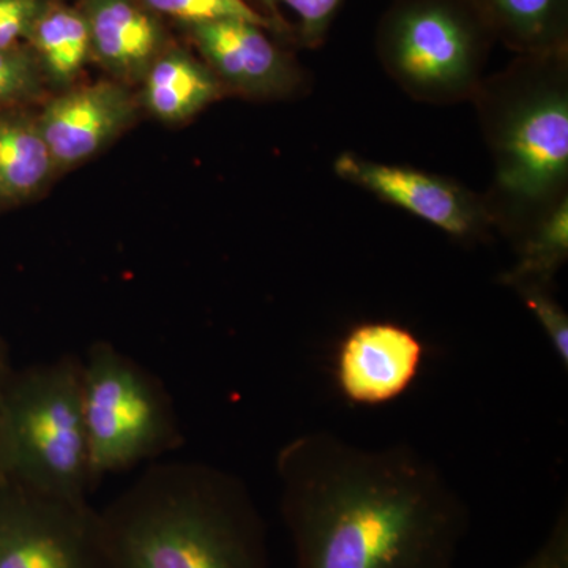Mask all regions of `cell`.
Listing matches in <instances>:
<instances>
[{"label":"cell","instance_id":"cell-17","mask_svg":"<svg viewBox=\"0 0 568 568\" xmlns=\"http://www.w3.org/2000/svg\"><path fill=\"white\" fill-rule=\"evenodd\" d=\"M568 256V203L560 201L545 215L523 242L519 260L503 276L504 284L540 282L551 284L552 276Z\"/></svg>","mask_w":568,"mask_h":568},{"label":"cell","instance_id":"cell-3","mask_svg":"<svg viewBox=\"0 0 568 568\" xmlns=\"http://www.w3.org/2000/svg\"><path fill=\"white\" fill-rule=\"evenodd\" d=\"M0 481L85 503L93 488L82 414L81 358L11 375L0 398Z\"/></svg>","mask_w":568,"mask_h":568},{"label":"cell","instance_id":"cell-8","mask_svg":"<svg viewBox=\"0 0 568 568\" xmlns=\"http://www.w3.org/2000/svg\"><path fill=\"white\" fill-rule=\"evenodd\" d=\"M425 355L424 343L403 325H355L336 349V387L351 405H387L414 386Z\"/></svg>","mask_w":568,"mask_h":568},{"label":"cell","instance_id":"cell-19","mask_svg":"<svg viewBox=\"0 0 568 568\" xmlns=\"http://www.w3.org/2000/svg\"><path fill=\"white\" fill-rule=\"evenodd\" d=\"M145 6L159 14L189 26L207 24L216 21H246L272 29L274 20L264 17L246 0H142Z\"/></svg>","mask_w":568,"mask_h":568},{"label":"cell","instance_id":"cell-5","mask_svg":"<svg viewBox=\"0 0 568 568\" xmlns=\"http://www.w3.org/2000/svg\"><path fill=\"white\" fill-rule=\"evenodd\" d=\"M493 39L467 0H394L381 21L377 48L399 82L437 99L476 82Z\"/></svg>","mask_w":568,"mask_h":568},{"label":"cell","instance_id":"cell-22","mask_svg":"<svg viewBox=\"0 0 568 568\" xmlns=\"http://www.w3.org/2000/svg\"><path fill=\"white\" fill-rule=\"evenodd\" d=\"M275 2L283 3L298 18L302 40L306 44H317L323 41L343 0H274Z\"/></svg>","mask_w":568,"mask_h":568},{"label":"cell","instance_id":"cell-11","mask_svg":"<svg viewBox=\"0 0 568 568\" xmlns=\"http://www.w3.org/2000/svg\"><path fill=\"white\" fill-rule=\"evenodd\" d=\"M185 31L223 88L252 97L280 95L293 88L297 78L293 61L261 26L216 21Z\"/></svg>","mask_w":568,"mask_h":568},{"label":"cell","instance_id":"cell-7","mask_svg":"<svg viewBox=\"0 0 568 568\" xmlns=\"http://www.w3.org/2000/svg\"><path fill=\"white\" fill-rule=\"evenodd\" d=\"M0 568H110L99 510L0 481Z\"/></svg>","mask_w":568,"mask_h":568},{"label":"cell","instance_id":"cell-21","mask_svg":"<svg viewBox=\"0 0 568 568\" xmlns=\"http://www.w3.org/2000/svg\"><path fill=\"white\" fill-rule=\"evenodd\" d=\"M52 0H0V50L28 43L40 14Z\"/></svg>","mask_w":568,"mask_h":568},{"label":"cell","instance_id":"cell-25","mask_svg":"<svg viewBox=\"0 0 568 568\" xmlns=\"http://www.w3.org/2000/svg\"><path fill=\"white\" fill-rule=\"evenodd\" d=\"M265 3H267V6H274V0H264Z\"/></svg>","mask_w":568,"mask_h":568},{"label":"cell","instance_id":"cell-23","mask_svg":"<svg viewBox=\"0 0 568 568\" xmlns=\"http://www.w3.org/2000/svg\"><path fill=\"white\" fill-rule=\"evenodd\" d=\"M514 568H568V507H560L540 547Z\"/></svg>","mask_w":568,"mask_h":568},{"label":"cell","instance_id":"cell-13","mask_svg":"<svg viewBox=\"0 0 568 568\" xmlns=\"http://www.w3.org/2000/svg\"><path fill=\"white\" fill-rule=\"evenodd\" d=\"M141 85V104L166 123L190 121L223 92L205 62L173 43L153 61Z\"/></svg>","mask_w":568,"mask_h":568},{"label":"cell","instance_id":"cell-14","mask_svg":"<svg viewBox=\"0 0 568 568\" xmlns=\"http://www.w3.org/2000/svg\"><path fill=\"white\" fill-rule=\"evenodd\" d=\"M58 175L32 108L0 112V211L28 203Z\"/></svg>","mask_w":568,"mask_h":568},{"label":"cell","instance_id":"cell-20","mask_svg":"<svg viewBox=\"0 0 568 568\" xmlns=\"http://www.w3.org/2000/svg\"><path fill=\"white\" fill-rule=\"evenodd\" d=\"M514 287L526 308L536 316L541 331L547 335L552 353L562 368L568 369V316L562 305L556 301L548 283L517 282Z\"/></svg>","mask_w":568,"mask_h":568},{"label":"cell","instance_id":"cell-10","mask_svg":"<svg viewBox=\"0 0 568 568\" xmlns=\"http://www.w3.org/2000/svg\"><path fill=\"white\" fill-rule=\"evenodd\" d=\"M335 173L454 237H476L487 226V215L473 194L437 175L372 162L353 153L335 160Z\"/></svg>","mask_w":568,"mask_h":568},{"label":"cell","instance_id":"cell-1","mask_svg":"<svg viewBox=\"0 0 568 568\" xmlns=\"http://www.w3.org/2000/svg\"><path fill=\"white\" fill-rule=\"evenodd\" d=\"M275 469L294 568H457L469 508L416 447L313 429L284 444Z\"/></svg>","mask_w":568,"mask_h":568},{"label":"cell","instance_id":"cell-9","mask_svg":"<svg viewBox=\"0 0 568 568\" xmlns=\"http://www.w3.org/2000/svg\"><path fill=\"white\" fill-rule=\"evenodd\" d=\"M136 114L130 88L110 78L55 93L37 118L61 174L102 152L132 125Z\"/></svg>","mask_w":568,"mask_h":568},{"label":"cell","instance_id":"cell-24","mask_svg":"<svg viewBox=\"0 0 568 568\" xmlns=\"http://www.w3.org/2000/svg\"><path fill=\"white\" fill-rule=\"evenodd\" d=\"M11 375H13V373L10 372L9 361H7L6 347H3L2 339H0V398H2L3 390H6Z\"/></svg>","mask_w":568,"mask_h":568},{"label":"cell","instance_id":"cell-12","mask_svg":"<svg viewBox=\"0 0 568 568\" xmlns=\"http://www.w3.org/2000/svg\"><path fill=\"white\" fill-rule=\"evenodd\" d=\"M78 7L88 21L93 61L126 88L141 84L171 44L162 18L142 0H80Z\"/></svg>","mask_w":568,"mask_h":568},{"label":"cell","instance_id":"cell-15","mask_svg":"<svg viewBox=\"0 0 568 568\" xmlns=\"http://www.w3.org/2000/svg\"><path fill=\"white\" fill-rule=\"evenodd\" d=\"M493 37L526 54L567 50L568 0H467Z\"/></svg>","mask_w":568,"mask_h":568},{"label":"cell","instance_id":"cell-4","mask_svg":"<svg viewBox=\"0 0 568 568\" xmlns=\"http://www.w3.org/2000/svg\"><path fill=\"white\" fill-rule=\"evenodd\" d=\"M81 387L93 484L181 446L168 392L110 343H95L81 358Z\"/></svg>","mask_w":568,"mask_h":568},{"label":"cell","instance_id":"cell-18","mask_svg":"<svg viewBox=\"0 0 568 568\" xmlns=\"http://www.w3.org/2000/svg\"><path fill=\"white\" fill-rule=\"evenodd\" d=\"M48 89L29 43L0 50V112L33 108L44 100Z\"/></svg>","mask_w":568,"mask_h":568},{"label":"cell","instance_id":"cell-6","mask_svg":"<svg viewBox=\"0 0 568 568\" xmlns=\"http://www.w3.org/2000/svg\"><path fill=\"white\" fill-rule=\"evenodd\" d=\"M566 54L552 67L547 85L519 97L497 126L499 190L525 207L552 200L567 181L568 97L562 80L558 82Z\"/></svg>","mask_w":568,"mask_h":568},{"label":"cell","instance_id":"cell-2","mask_svg":"<svg viewBox=\"0 0 568 568\" xmlns=\"http://www.w3.org/2000/svg\"><path fill=\"white\" fill-rule=\"evenodd\" d=\"M99 515L110 568H268L263 515L222 467L151 466Z\"/></svg>","mask_w":568,"mask_h":568},{"label":"cell","instance_id":"cell-16","mask_svg":"<svg viewBox=\"0 0 568 568\" xmlns=\"http://www.w3.org/2000/svg\"><path fill=\"white\" fill-rule=\"evenodd\" d=\"M28 43L39 59L48 88L58 93L73 88L92 59L84 13L63 0H52L40 14Z\"/></svg>","mask_w":568,"mask_h":568}]
</instances>
